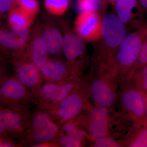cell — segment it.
I'll return each instance as SVG.
<instances>
[{
    "instance_id": "6da1fadb",
    "label": "cell",
    "mask_w": 147,
    "mask_h": 147,
    "mask_svg": "<svg viewBox=\"0 0 147 147\" xmlns=\"http://www.w3.org/2000/svg\"><path fill=\"white\" fill-rule=\"evenodd\" d=\"M127 27L112 13L102 18V33L95 45L94 59L101 70L113 66L120 46L127 35Z\"/></svg>"
},
{
    "instance_id": "7a4b0ae2",
    "label": "cell",
    "mask_w": 147,
    "mask_h": 147,
    "mask_svg": "<svg viewBox=\"0 0 147 147\" xmlns=\"http://www.w3.org/2000/svg\"><path fill=\"white\" fill-rule=\"evenodd\" d=\"M37 101L32 91L15 76H7L0 82V103L3 106L29 113V108Z\"/></svg>"
},
{
    "instance_id": "3957f363",
    "label": "cell",
    "mask_w": 147,
    "mask_h": 147,
    "mask_svg": "<svg viewBox=\"0 0 147 147\" xmlns=\"http://www.w3.org/2000/svg\"><path fill=\"white\" fill-rule=\"evenodd\" d=\"M11 61L15 77L30 90L38 100L43 84L39 69L32 61L26 51L12 53Z\"/></svg>"
},
{
    "instance_id": "277c9868",
    "label": "cell",
    "mask_w": 147,
    "mask_h": 147,
    "mask_svg": "<svg viewBox=\"0 0 147 147\" xmlns=\"http://www.w3.org/2000/svg\"><path fill=\"white\" fill-rule=\"evenodd\" d=\"M147 33L142 28L126 36L115 58L114 67L116 72L125 73L136 63Z\"/></svg>"
},
{
    "instance_id": "5b68a950",
    "label": "cell",
    "mask_w": 147,
    "mask_h": 147,
    "mask_svg": "<svg viewBox=\"0 0 147 147\" xmlns=\"http://www.w3.org/2000/svg\"><path fill=\"white\" fill-rule=\"evenodd\" d=\"M63 37V54L67 63L81 70L86 54V46L83 40L71 28L65 20L59 21Z\"/></svg>"
},
{
    "instance_id": "8992f818",
    "label": "cell",
    "mask_w": 147,
    "mask_h": 147,
    "mask_svg": "<svg viewBox=\"0 0 147 147\" xmlns=\"http://www.w3.org/2000/svg\"><path fill=\"white\" fill-rule=\"evenodd\" d=\"M102 18L95 11L79 12L74 23V30L85 42H96L101 36Z\"/></svg>"
},
{
    "instance_id": "52a82bcc",
    "label": "cell",
    "mask_w": 147,
    "mask_h": 147,
    "mask_svg": "<svg viewBox=\"0 0 147 147\" xmlns=\"http://www.w3.org/2000/svg\"><path fill=\"white\" fill-rule=\"evenodd\" d=\"M76 79L42 84L38 101L49 112L58 105L77 86Z\"/></svg>"
},
{
    "instance_id": "ba28073f",
    "label": "cell",
    "mask_w": 147,
    "mask_h": 147,
    "mask_svg": "<svg viewBox=\"0 0 147 147\" xmlns=\"http://www.w3.org/2000/svg\"><path fill=\"white\" fill-rule=\"evenodd\" d=\"M85 104L83 92L77 85L74 89L50 112L59 121H69L81 113Z\"/></svg>"
},
{
    "instance_id": "9c48e42d",
    "label": "cell",
    "mask_w": 147,
    "mask_h": 147,
    "mask_svg": "<svg viewBox=\"0 0 147 147\" xmlns=\"http://www.w3.org/2000/svg\"><path fill=\"white\" fill-rule=\"evenodd\" d=\"M36 26L45 42L50 56L60 58L63 55V37L57 25L50 17L43 16Z\"/></svg>"
},
{
    "instance_id": "30bf717a",
    "label": "cell",
    "mask_w": 147,
    "mask_h": 147,
    "mask_svg": "<svg viewBox=\"0 0 147 147\" xmlns=\"http://www.w3.org/2000/svg\"><path fill=\"white\" fill-rule=\"evenodd\" d=\"M40 70L42 81L45 83H57L73 79L80 71L60 58L49 59Z\"/></svg>"
},
{
    "instance_id": "8fae6325",
    "label": "cell",
    "mask_w": 147,
    "mask_h": 147,
    "mask_svg": "<svg viewBox=\"0 0 147 147\" xmlns=\"http://www.w3.org/2000/svg\"><path fill=\"white\" fill-rule=\"evenodd\" d=\"M59 133L57 125L54 121L45 126L32 129H24L20 139L22 145L25 146H51L52 142Z\"/></svg>"
},
{
    "instance_id": "7c38bea8",
    "label": "cell",
    "mask_w": 147,
    "mask_h": 147,
    "mask_svg": "<svg viewBox=\"0 0 147 147\" xmlns=\"http://www.w3.org/2000/svg\"><path fill=\"white\" fill-rule=\"evenodd\" d=\"M31 31L30 29L17 30L11 28L0 29V46L8 53L26 50Z\"/></svg>"
},
{
    "instance_id": "4fadbf2b",
    "label": "cell",
    "mask_w": 147,
    "mask_h": 147,
    "mask_svg": "<svg viewBox=\"0 0 147 147\" xmlns=\"http://www.w3.org/2000/svg\"><path fill=\"white\" fill-rule=\"evenodd\" d=\"M26 50L32 61L40 69L50 59L47 47L36 26L31 32Z\"/></svg>"
},
{
    "instance_id": "5bb4252c",
    "label": "cell",
    "mask_w": 147,
    "mask_h": 147,
    "mask_svg": "<svg viewBox=\"0 0 147 147\" xmlns=\"http://www.w3.org/2000/svg\"><path fill=\"white\" fill-rule=\"evenodd\" d=\"M109 115L107 108L98 106L90 113L88 129L90 135L96 139L105 137L109 132Z\"/></svg>"
},
{
    "instance_id": "9a60e30c",
    "label": "cell",
    "mask_w": 147,
    "mask_h": 147,
    "mask_svg": "<svg viewBox=\"0 0 147 147\" xmlns=\"http://www.w3.org/2000/svg\"><path fill=\"white\" fill-rule=\"evenodd\" d=\"M90 91L93 99L98 106L107 108L115 102V92L104 80H95L91 86Z\"/></svg>"
},
{
    "instance_id": "2e32d148",
    "label": "cell",
    "mask_w": 147,
    "mask_h": 147,
    "mask_svg": "<svg viewBox=\"0 0 147 147\" xmlns=\"http://www.w3.org/2000/svg\"><path fill=\"white\" fill-rule=\"evenodd\" d=\"M30 116L29 113H23L7 108L6 128L8 137L20 139Z\"/></svg>"
},
{
    "instance_id": "e0dca14e",
    "label": "cell",
    "mask_w": 147,
    "mask_h": 147,
    "mask_svg": "<svg viewBox=\"0 0 147 147\" xmlns=\"http://www.w3.org/2000/svg\"><path fill=\"white\" fill-rule=\"evenodd\" d=\"M114 7L116 16L127 27L132 25L141 7L139 0H117Z\"/></svg>"
},
{
    "instance_id": "ac0fdd59",
    "label": "cell",
    "mask_w": 147,
    "mask_h": 147,
    "mask_svg": "<svg viewBox=\"0 0 147 147\" xmlns=\"http://www.w3.org/2000/svg\"><path fill=\"white\" fill-rule=\"evenodd\" d=\"M123 105L129 112L137 116L144 115L146 110V103L142 94L136 91L129 90L122 96Z\"/></svg>"
},
{
    "instance_id": "d6986e66",
    "label": "cell",
    "mask_w": 147,
    "mask_h": 147,
    "mask_svg": "<svg viewBox=\"0 0 147 147\" xmlns=\"http://www.w3.org/2000/svg\"><path fill=\"white\" fill-rule=\"evenodd\" d=\"M9 13V27L17 30L30 29L34 19V18L15 6L13 7Z\"/></svg>"
},
{
    "instance_id": "ffe728a7",
    "label": "cell",
    "mask_w": 147,
    "mask_h": 147,
    "mask_svg": "<svg viewBox=\"0 0 147 147\" xmlns=\"http://www.w3.org/2000/svg\"><path fill=\"white\" fill-rule=\"evenodd\" d=\"M108 4L107 0H78L77 7L79 12L95 11L103 17L106 14Z\"/></svg>"
},
{
    "instance_id": "44dd1931",
    "label": "cell",
    "mask_w": 147,
    "mask_h": 147,
    "mask_svg": "<svg viewBox=\"0 0 147 147\" xmlns=\"http://www.w3.org/2000/svg\"><path fill=\"white\" fill-rule=\"evenodd\" d=\"M70 0H44L45 9L50 14L57 16H62L68 10Z\"/></svg>"
},
{
    "instance_id": "7402d4cb",
    "label": "cell",
    "mask_w": 147,
    "mask_h": 147,
    "mask_svg": "<svg viewBox=\"0 0 147 147\" xmlns=\"http://www.w3.org/2000/svg\"><path fill=\"white\" fill-rule=\"evenodd\" d=\"M53 143L54 146L78 147L83 146L82 140L74 135L60 134L59 133Z\"/></svg>"
},
{
    "instance_id": "603a6c76",
    "label": "cell",
    "mask_w": 147,
    "mask_h": 147,
    "mask_svg": "<svg viewBox=\"0 0 147 147\" xmlns=\"http://www.w3.org/2000/svg\"><path fill=\"white\" fill-rule=\"evenodd\" d=\"M14 6L34 18L39 11V3L38 0H16Z\"/></svg>"
},
{
    "instance_id": "cb8c5ba5",
    "label": "cell",
    "mask_w": 147,
    "mask_h": 147,
    "mask_svg": "<svg viewBox=\"0 0 147 147\" xmlns=\"http://www.w3.org/2000/svg\"><path fill=\"white\" fill-rule=\"evenodd\" d=\"M7 108L3 106L0 109V139H8L6 128V117Z\"/></svg>"
},
{
    "instance_id": "d4e9b609",
    "label": "cell",
    "mask_w": 147,
    "mask_h": 147,
    "mask_svg": "<svg viewBox=\"0 0 147 147\" xmlns=\"http://www.w3.org/2000/svg\"><path fill=\"white\" fill-rule=\"evenodd\" d=\"M95 147H118L119 145L114 139L105 137L96 139L94 144Z\"/></svg>"
},
{
    "instance_id": "484cf974",
    "label": "cell",
    "mask_w": 147,
    "mask_h": 147,
    "mask_svg": "<svg viewBox=\"0 0 147 147\" xmlns=\"http://www.w3.org/2000/svg\"><path fill=\"white\" fill-rule=\"evenodd\" d=\"M131 147H147V129L138 135L130 145Z\"/></svg>"
},
{
    "instance_id": "4316f807",
    "label": "cell",
    "mask_w": 147,
    "mask_h": 147,
    "mask_svg": "<svg viewBox=\"0 0 147 147\" xmlns=\"http://www.w3.org/2000/svg\"><path fill=\"white\" fill-rule=\"evenodd\" d=\"M16 0H0V19L14 6Z\"/></svg>"
},
{
    "instance_id": "83f0119b",
    "label": "cell",
    "mask_w": 147,
    "mask_h": 147,
    "mask_svg": "<svg viewBox=\"0 0 147 147\" xmlns=\"http://www.w3.org/2000/svg\"><path fill=\"white\" fill-rule=\"evenodd\" d=\"M68 122L66 123L63 127L62 129L64 132L63 134L67 135H73L76 134L79 130L77 125L74 123Z\"/></svg>"
},
{
    "instance_id": "f1b7e54d",
    "label": "cell",
    "mask_w": 147,
    "mask_h": 147,
    "mask_svg": "<svg viewBox=\"0 0 147 147\" xmlns=\"http://www.w3.org/2000/svg\"><path fill=\"white\" fill-rule=\"evenodd\" d=\"M8 76V70L6 66L5 61L0 59V82Z\"/></svg>"
},
{
    "instance_id": "f546056e",
    "label": "cell",
    "mask_w": 147,
    "mask_h": 147,
    "mask_svg": "<svg viewBox=\"0 0 147 147\" xmlns=\"http://www.w3.org/2000/svg\"><path fill=\"white\" fill-rule=\"evenodd\" d=\"M16 146L15 143L9 139L1 140L0 147H15Z\"/></svg>"
},
{
    "instance_id": "4dcf8cb0",
    "label": "cell",
    "mask_w": 147,
    "mask_h": 147,
    "mask_svg": "<svg viewBox=\"0 0 147 147\" xmlns=\"http://www.w3.org/2000/svg\"><path fill=\"white\" fill-rule=\"evenodd\" d=\"M143 84L144 88L147 90V65L145 67L142 73Z\"/></svg>"
},
{
    "instance_id": "1f68e13d",
    "label": "cell",
    "mask_w": 147,
    "mask_h": 147,
    "mask_svg": "<svg viewBox=\"0 0 147 147\" xmlns=\"http://www.w3.org/2000/svg\"><path fill=\"white\" fill-rule=\"evenodd\" d=\"M140 6L144 10L147 11V0H139Z\"/></svg>"
},
{
    "instance_id": "d6a6232c",
    "label": "cell",
    "mask_w": 147,
    "mask_h": 147,
    "mask_svg": "<svg viewBox=\"0 0 147 147\" xmlns=\"http://www.w3.org/2000/svg\"><path fill=\"white\" fill-rule=\"evenodd\" d=\"M0 29H1V19H0ZM6 53L5 51L0 46V58H3V57L2 56V54H5Z\"/></svg>"
},
{
    "instance_id": "836d02e7",
    "label": "cell",
    "mask_w": 147,
    "mask_h": 147,
    "mask_svg": "<svg viewBox=\"0 0 147 147\" xmlns=\"http://www.w3.org/2000/svg\"><path fill=\"white\" fill-rule=\"evenodd\" d=\"M117 1V0H107V1L109 4H110V5L114 7Z\"/></svg>"
},
{
    "instance_id": "e575fe53",
    "label": "cell",
    "mask_w": 147,
    "mask_h": 147,
    "mask_svg": "<svg viewBox=\"0 0 147 147\" xmlns=\"http://www.w3.org/2000/svg\"><path fill=\"white\" fill-rule=\"evenodd\" d=\"M3 105L1 104V103H0V109H1L2 107H3Z\"/></svg>"
},
{
    "instance_id": "d590c367",
    "label": "cell",
    "mask_w": 147,
    "mask_h": 147,
    "mask_svg": "<svg viewBox=\"0 0 147 147\" xmlns=\"http://www.w3.org/2000/svg\"><path fill=\"white\" fill-rule=\"evenodd\" d=\"M1 139H0V143H1Z\"/></svg>"
},
{
    "instance_id": "8d00e7d4",
    "label": "cell",
    "mask_w": 147,
    "mask_h": 147,
    "mask_svg": "<svg viewBox=\"0 0 147 147\" xmlns=\"http://www.w3.org/2000/svg\"></svg>"
}]
</instances>
